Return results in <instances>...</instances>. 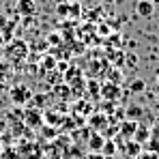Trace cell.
Wrapping results in <instances>:
<instances>
[{
  "instance_id": "6da1fadb",
  "label": "cell",
  "mask_w": 159,
  "mask_h": 159,
  "mask_svg": "<svg viewBox=\"0 0 159 159\" xmlns=\"http://www.w3.org/2000/svg\"><path fill=\"white\" fill-rule=\"evenodd\" d=\"M28 54V45L22 41V39H15V41H11L9 45H7V52L4 56L11 60V62H20L24 56Z\"/></svg>"
},
{
  "instance_id": "5b68a950",
  "label": "cell",
  "mask_w": 159,
  "mask_h": 159,
  "mask_svg": "<svg viewBox=\"0 0 159 159\" xmlns=\"http://www.w3.org/2000/svg\"><path fill=\"white\" fill-rule=\"evenodd\" d=\"M20 155H22V159H41V148H39V144L28 142L20 148Z\"/></svg>"
},
{
  "instance_id": "8fae6325",
  "label": "cell",
  "mask_w": 159,
  "mask_h": 159,
  "mask_svg": "<svg viewBox=\"0 0 159 159\" xmlns=\"http://www.w3.org/2000/svg\"><path fill=\"white\" fill-rule=\"evenodd\" d=\"M106 123H107V118L103 114H95V116L90 118V127H93V129H101Z\"/></svg>"
},
{
  "instance_id": "2e32d148",
  "label": "cell",
  "mask_w": 159,
  "mask_h": 159,
  "mask_svg": "<svg viewBox=\"0 0 159 159\" xmlns=\"http://www.w3.org/2000/svg\"><path fill=\"white\" fill-rule=\"evenodd\" d=\"M2 24H4V15H0V28H2Z\"/></svg>"
},
{
  "instance_id": "d6986e66",
  "label": "cell",
  "mask_w": 159,
  "mask_h": 159,
  "mask_svg": "<svg viewBox=\"0 0 159 159\" xmlns=\"http://www.w3.org/2000/svg\"><path fill=\"white\" fill-rule=\"evenodd\" d=\"M0 45H2V34H0Z\"/></svg>"
},
{
  "instance_id": "7a4b0ae2",
  "label": "cell",
  "mask_w": 159,
  "mask_h": 159,
  "mask_svg": "<svg viewBox=\"0 0 159 159\" xmlns=\"http://www.w3.org/2000/svg\"><path fill=\"white\" fill-rule=\"evenodd\" d=\"M30 88L28 86H24V84H20V86H15L13 90H11V99H13V103L15 106H24V103H28L30 101Z\"/></svg>"
},
{
  "instance_id": "277c9868",
  "label": "cell",
  "mask_w": 159,
  "mask_h": 159,
  "mask_svg": "<svg viewBox=\"0 0 159 159\" xmlns=\"http://www.w3.org/2000/svg\"><path fill=\"white\" fill-rule=\"evenodd\" d=\"M15 4H17V7H15L17 13L24 15V17H32V15L37 13V2H34V0H17Z\"/></svg>"
},
{
  "instance_id": "3957f363",
  "label": "cell",
  "mask_w": 159,
  "mask_h": 159,
  "mask_svg": "<svg viewBox=\"0 0 159 159\" xmlns=\"http://www.w3.org/2000/svg\"><path fill=\"white\" fill-rule=\"evenodd\" d=\"M135 13L140 17H144V20H151L153 13H155V4L151 0H138L135 2Z\"/></svg>"
},
{
  "instance_id": "ac0fdd59",
  "label": "cell",
  "mask_w": 159,
  "mask_h": 159,
  "mask_svg": "<svg viewBox=\"0 0 159 159\" xmlns=\"http://www.w3.org/2000/svg\"><path fill=\"white\" fill-rule=\"evenodd\" d=\"M103 2H107V4H112V2H114V0H103Z\"/></svg>"
},
{
  "instance_id": "ba28073f",
  "label": "cell",
  "mask_w": 159,
  "mask_h": 159,
  "mask_svg": "<svg viewBox=\"0 0 159 159\" xmlns=\"http://www.w3.org/2000/svg\"><path fill=\"white\" fill-rule=\"evenodd\" d=\"M24 120H26V125H30V127H39V125H41V114H39L37 110H34V112H26Z\"/></svg>"
},
{
  "instance_id": "52a82bcc",
  "label": "cell",
  "mask_w": 159,
  "mask_h": 159,
  "mask_svg": "<svg viewBox=\"0 0 159 159\" xmlns=\"http://www.w3.org/2000/svg\"><path fill=\"white\" fill-rule=\"evenodd\" d=\"M101 95L107 97V99H118V97H120L118 86H114V84H103V86H101Z\"/></svg>"
},
{
  "instance_id": "8992f818",
  "label": "cell",
  "mask_w": 159,
  "mask_h": 159,
  "mask_svg": "<svg viewBox=\"0 0 159 159\" xmlns=\"http://www.w3.org/2000/svg\"><path fill=\"white\" fill-rule=\"evenodd\" d=\"M103 144H106V138H103L99 131L90 133V138H88V148H90V153H101Z\"/></svg>"
},
{
  "instance_id": "9a60e30c",
  "label": "cell",
  "mask_w": 159,
  "mask_h": 159,
  "mask_svg": "<svg viewBox=\"0 0 159 159\" xmlns=\"http://www.w3.org/2000/svg\"><path fill=\"white\" fill-rule=\"evenodd\" d=\"M84 159H107V157H103L101 153H88V155H86Z\"/></svg>"
},
{
  "instance_id": "9c48e42d",
  "label": "cell",
  "mask_w": 159,
  "mask_h": 159,
  "mask_svg": "<svg viewBox=\"0 0 159 159\" xmlns=\"http://www.w3.org/2000/svg\"><path fill=\"white\" fill-rule=\"evenodd\" d=\"M138 129V123L135 120H127V123H123V127H120V133L123 135H127V138H131L133 133Z\"/></svg>"
},
{
  "instance_id": "30bf717a",
  "label": "cell",
  "mask_w": 159,
  "mask_h": 159,
  "mask_svg": "<svg viewBox=\"0 0 159 159\" xmlns=\"http://www.w3.org/2000/svg\"><path fill=\"white\" fill-rule=\"evenodd\" d=\"M116 153V142L114 140H106V144H103V148H101V155L103 157H112Z\"/></svg>"
},
{
  "instance_id": "e0dca14e",
  "label": "cell",
  "mask_w": 159,
  "mask_h": 159,
  "mask_svg": "<svg viewBox=\"0 0 159 159\" xmlns=\"http://www.w3.org/2000/svg\"><path fill=\"white\" fill-rule=\"evenodd\" d=\"M54 2H56V4H60V2H69V0H54Z\"/></svg>"
},
{
  "instance_id": "7c38bea8",
  "label": "cell",
  "mask_w": 159,
  "mask_h": 159,
  "mask_svg": "<svg viewBox=\"0 0 159 159\" xmlns=\"http://www.w3.org/2000/svg\"><path fill=\"white\" fill-rule=\"evenodd\" d=\"M56 13H58L60 17H65V15H69V2H60V4L56 7Z\"/></svg>"
},
{
  "instance_id": "5bb4252c",
  "label": "cell",
  "mask_w": 159,
  "mask_h": 159,
  "mask_svg": "<svg viewBox=\"0 0 159 159\" xmlns=\"http://www.w3.org/2000/svg\"><path fill=\"white\" fill-rule=\"evenodd\" d=\"M135 133H138V142L148 138V129H146V127H138V129H135Z\"/></svg>"
},
{
  "instance_id": "4fadbf2b",
  "label": "cell",
  "mask_w": 159,
  "mask_h": 159,
  "mask_svg": "<svg viewBox=\"0 0 159 159\" xmlns=\"http://www.w3.org/2000/svg\"><path fill=\"white\" fill-rule=\"evenodd\" d=\"M144 90V80H133L131 82V93H142Z\"/></svg>"
}]
</instances>
